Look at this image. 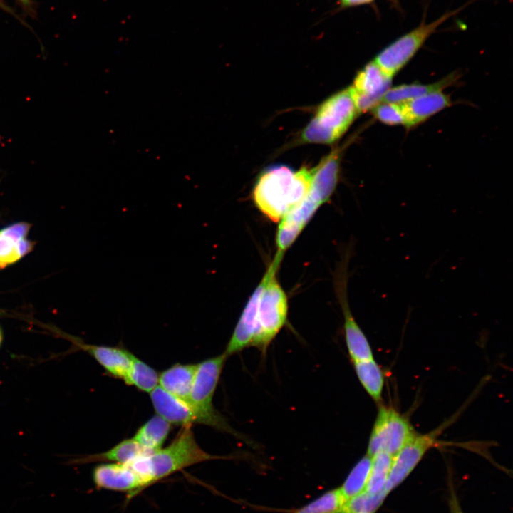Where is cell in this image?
<instances>
[{
	"label": "cell",
	"instance_id": "cell-15",
	"mask_svg": "<svg viewBox=\"0 0 513 513\" xmlns=\"http://www.w3.org/2000/svg\"><path fill=\"white\" fill-rule=\"evenodd\" d=\"M76 342L78 347L91 355L110 375L123 380L125 379L131 363L133 353L120 347Z\"/></svg>",
	"mask_w": 513,
	"mask_h": 513
},
{
	"label": "cell",
	"instance_id": "cell-32",
	"mask_svg": "<svg viewBox=\"0 0 513 513\" xmlns=\"http://www.w3.org/2000/svg\"><path fill=\"white\" fill-rule=\"evenodd\" d=\"M451 509H453L455 513H462L459 506L457 505V501H452Z\"/></svg>",
	"mask_w": 513,
	"mask_h": 513
},
{
	"label": "cell",
	"instance_id": "cell-8",
	"mask_svg": "<svg viewBox=\"0 0 513 513\" xmlns=\"http://www.w3.org/2000/svg\"><path fill=\"white\" fill-rule=\"evenodd\" d=\"M451 420L426 434L415 433L393 456L384 490L388 494L400 484L432 448L438 436L450 424Z\"/></svg>",
	"mask_w": 513,
	"mask_h": 513
},
{
	"label": "cell",
	"instance_id": "cell-11",
	"mask_svg": "<svg viewBox=\"0 0 513 513\" xmlns=\"http://www.w3.org/2000/svg\"><path fill=\"white\" fill-rule=\"evenodd\" d=\"M342 268L337 282V292L344 318L343 330L348 354L352 362L372 359L373 356L371 347L353 317L348 303L346 264Z\"/></svg>",
	"mask_w": 513,
	"mask_h": 513
},
{
	"label": "cell",
	"instance_id": "cell-1",
	"mask_svg": "<svg viewBox=\"0 0 513 513\" xmlns=\"http://www.w3.org/2000/svg\"><path fill=\"white\" fill-rule=\"evenodd\" d=\"M314 168L294 171L284 165L274 166L258 177L252 191L257 209L274 222H279L307 196Z\"/></svg>",
	"mask_w": 513,
	"mask_h": 513
},
{
	"label": "cell",
	"instance_id": "cell-14",
	"mask_svg": "<svg viewBox=\"0 0 513 513\" xmlns=\"http://www.w3.org/2000/svg\"><path fill=\"white\" fill-rule=\"evenodd\" d=\"M260 291L259 283L247 302L224 351L228 357L252 346L256 331V312Z\"/></svg>",
	"mask_w": 513,
	"mask_h": 513
},
{
	"label": "cell",
	"instance_id": "cell-22",
	"mask_svg": "<svg viewBox=\"0 0 513 513\" xmlns=\"http://www.w3.org/2000/svg\"><path fill=\"white\" fill-rule=\"evenodd\" d=\"M123 380L129 385L150 393L158 385L159 373L133 355L129 370Z\"/></svg>",
	"mask_w": 513,
	"mask_h": 513
},
{
	"label": "cell",
	"instance_id": "cell-18",
	"mask_svg": "<svg viewBox=\"0 0 513 513\" xmlns=\"http://www.w3.org/2000/svg\"><path fill=\"white\" fill-rule=\"evenodd\" d=\"M458 78L459 74L453 73L430 84H404L390 87L383 95L381 102L403 103L419 96L442 91L445 88L454 84Z\"/></svg>",
	"mask_w": 513,
	"mask_h": 513
},
{
	"label": "cell",
	"instance_id": "cell-26",
	"mask_svg": "<svg viewBox=\"0 0 513 513\" xmlns=\"http://www.w3.org/2000/svg\"><path fill=\"white\" fill-rule=\"evenodd\" d=\"M388 494L384 489L375 494L363 491L346 501L342 513H374Z\"/></svg>",
	"mask_w": 513,
	"mask_h": 513
},
{
	"label": "cell",
	"instance_id": "cell-29",
	"mask_svg": "<svg viewBox=\"0 0 513 513\" xmlns=\"http://www.w3.org/2000/svg\"><path fill=\"white\" fill-rule=\"evenodd\" d=\"M29 229L30 224L25 222H20L4 228L0 232L14 242H17L26 236Z\"/></svg>",
	"mask_w": 513,
	"mask_h": 513
},
{
	"label": "cell",
	"instance_id": "cell-25",
	"mask_svg": "<svg viewBox=\"0 0 513 513\" xmlns=\"http://www.w3.org/2000/svg\"><path fill=\"white\" fill-rule=\"evenodd\" d=\"M346 499L340 489L328 491L292 513H342Z\"/></svg>",
	"mask_w": 513,
	"mask_h": 513
},
{
	"label": "cell",
	"instance_id": "cell-13",
	"mask_svg": "<svg viewBox=\"0 0 513 513\" xmlns=\"http://www.w3.org/2000/svg\"><path fill=\"white\" fill-rule=\"evenodd\" d=\"M339 150L335 149L314 167V174L308 200L320 207L334 192L339 172Z\"/></svg>",
	"mask_w": 513,
	"mask_h": 513
},
{
	"label": "cell",
	"instance_id": "cell-31",
	"mask_svg": "<svg viewBox=\"0 0 513 513\" xmlns=\"http://www.w3.org/2000/svg\"><path fill=\"white\" fill-rule=\"evenodd\" d=\"M372 1L373 0H342V5L344 6H358L369 3Z\"/></svg>",
	"mask_w": 513,
	"mask_h": 513
},
{
	"label": "cell",
	"instance_id": "cell-5",
	"mask_svg": "<svg viewBox=\"0 0 513 513\" xmlns=\"http://www.w3.org/2000/svg\"><path fill=\"white\" fill-rule=\"evenodd\" d=\"M150 395L157 414L170 424L182 427L195 424L205 425L246 440L215 408L204 410L195 406L172 396L159 385Z\"/></svg>",
	"mask_w": 513,
	"mask_h": 513
},
{
	"label": "cell",
	"instance_id": "cell-21",
	"mask_svg": "<svg viewBox=\"0 0 513 513\" xmlns=\"http://www.w3.org/2000/svg\"><path fill=\"white\" fill-rule=\"evenodd\" d=\"M356 375L366 393L375 402H380L384 387V375L373 358L353 362Z\"/></svg>",
	"mask_w": 513,
	"mask_h": 513
},
{
	"label": "cell",
	"instance_id": "cell-16",
	"mask_svg": "<svg viewBox=\"0 0 513 513\" xmlns=\"http://www.w3.org/2000/svg\"><path fill=\"white\" fill-rule=\"evenodd\" d=\"M450 104V96L442 91L428 93L406 101L402 103L405 118V126H415Z\"/></svg>",
	"mask_w": 513,
	"mask_h": 513
},
{
	"label": "cell",
	"instance_id": "cell-34",
	"mask_svg": "<svg viewBox=\"0 0 513 513\" xmlns=\"http://www.w3.org/2000/svg\"><path fill=\"white\" fill-rule=\"evenodd\" d=\"M451 513H455L452 509H451Z\"/></svg>",
	"mask_w": 513,
	"mask_h": 513
},
{
	"label": "cell",
	"instance_id": "cell-27",
	"mask_svg": "<svg viewBox=\"0 0 513 513\" xmlns=\"http://www.w3.org/2000/svg\"><path fill=\"white\" fill-rule=\"evenodd\" d=\"M372 112L377 120L385 125L405 126V118L402 103L381 102L372 109Z\"/></svg>",
	"mask_w": 513,
	"mask_h": 513
},
{
	"label": "cell",
	"instance_id": "cell-23",
	"mask_svg": "<svg viewBox=\"0 0 513 513\" xmlns=\"http://www.w3.org/2000/svg\"><path fill=\"white\" fill-rule=\"evenodd\" d=\"M372 465V457H363L353 467L339 488L346 501L365 490Z\"/></svg>",
	"mask_w": 513,
	"mask_h": 513
},
{
	"label": "cell",
	"instance_id": "cell-28",
	"mask_svg": "<svg viewBox=\"0 0 513 513\" xmlns=\"http://www.w3.org/2000/svg\"><path fill=\"white\" fill-rule=\"evenodd\" d=\"M16 242L0 232V268L16 262L20 259Z\"/></svg>",
	"mask_w": 513,
	"mask_h": 513
},
{
	"label": "cell",
	"instance_id": "cell-3",
	"mask_svg": "<svg viewBox=\"0 0 513 513\" xmlns=\"http://www.w3.org/2000/svg\"><path fill=\"white\" fill-rule=\"evenodd\" d=\"M283 256L275 255L263 276L256 312V331L252 346L263 354L286 323L288 314V299L276 279Z\"/></svg>",
	"mask_w": 513,
	"mask_h": 513
},
{
	"label": "cell",
	"instance_id": "cell-7",
	"mask_svg": "<svg viewBox=\"0 0 513 513\" xmlns=\"http://www.w3.org/2000/svg\"><path fill=\"white\" fill-rule=\"evenodd\" d=\"M415 433L407 418L393 408L381 405L370 433L367 455L372 457L383 452L393 457Z\"/></svg>",
	"mask_w": 513,
	"mask_h": 513
},
{
	"label": "cell",
	"instance_id": "cell-4",
	"mask_svg": "<svg viewBox=\"0 0 513 513\" xmlns=\"http://www.w3.org/2000/svg\"><path fill=\"white\" fill-rule=\"evenodd\" d=\"M358 114L351 88L326 100L304 129V142L331 144L341 137Z\"/></svg>",
	"mask_w": 513,
	"mask_h": 513
},
{
	"label": "cell",
	"instance_id": "cell-9",
	"mask_svg": "<svg viewBox=\"0 0 513 513\" xmlns=\"http://www.w3.org/2000/svg\"><path fill=\"white\" fill-rule=\"evenodd\" d=\"M392 78L374 61L359 71L350 87L358 113L372 110L381 103Z\"/></svg>",
	"mask_w": 513,
	"mask_h": 513
},
{
	"label": "cell",
	"instance_id": "cell-2",
	"mask_svg": "<svg viewBox=\"0 0 513 513\" xmlns=\"http://www.w3.org/2000/svg\"><path fill=\"white\" fill-rule=\"evenodd\" d=\"M165 448L141 455L128 464L143 480L146 488L192 465L212 460L229 457L210 455L198 445L192 426H184Z\"/></svg>",
	"mask_w": 513,
	"mask_h": 513
},
{
	"label": "cell",
	"instance_id": "cell-33",
	"mask_svg": "<svg viewBox=\"0 0 513 513\" xmlns=\"http://www.w3.org/2000/svg\"><path fill=\"white\" fill-rule=\"evenodd\" d=\"M1 341H2V335H1V332L0 331V346H1Z\"/></svg>",
	"mask_w": 513,
	"mask_h": 513
},
{
	"label": "cell",
	"instance_id": "cell-6",
	"mask_svg": "<svg viewBox=\"0 0 513 513\" xmlns=\"http://www.w3.org/2000/svg\"><path fill=\"white\" fill-rule=\"evenodd\" d=\"M457 12L449 11L430 23H421L388 45L373 61L387 76L393 78L414 56L437 28Z\"/></svg>",
	"mask_w": 513,
	"mask_h": 513
},
{
	"label": "cell",
	"instance_id": "cell-30",
	"mask_svg": "<svg viewBox=\"0 0 513 513\" xmlns=\"http://www.w3.org/2000/svg\"><path fill=\"white\" fill-rule=\"evenodd\" d=\"M34 243L33 242L25 239L24 238L16 242V247L20 257L31 252Z\"/></svg>",
	"mask_w": 513,
	"mask_h": 513
},
{
	"label": "cell",
	"instance_id": "cell-24",
	"mask_svg": "<svg viewBox=\"0 0 513 513\" xmlns=\"http://www.w3.org/2000/svg\"><path fill=\"white\" fill-rule=\"evenodd\" d=\"M393 458L392 455L383 452H378L372 457L371 468L365 492L375 494L384 489Z\"/></svg>",
	"mask_w": 513,
	"mask_h": 513
},
{
	"label": "cell",
	"instance_id": "cell-17",
	"mask_svg": "<svg viewBox=\"0 0 513 513\" xmlns=\"http://www.w3.org/2000/svg\"><path fill=\"white\" fill-rule=\"evenodd\" d=\"M196 368L197 364H175L159 374L158 385L172 396L190 403Z\"/></svg>",
	"mask_w": 513,
	"mask_h": 513
},
{
	"label": "cell",
	"instance_id": "cell-12",
	"mask_svg": "<svg viewBox=\"0 0 513 513\" xmlns=\"http://www.w3.org/2000/svg\"><path fill=\"white\" fill-rule=\"evenodd\" d=\"M227 358L222 353L197 364L190 393L192 405L204 410L214 408L212 405L213 396Z\"/></svg>",
	"mask_w": 513,
	"mask_h": 513
},
{
	"label": "cell",
	"instance_id": "cell-20",
	"mask_svg": "<svg viewBox=\"0 0 513 513\" xmlns=\"http://www.w3.org/2000/svg\"><path fill=\"white\" fill-rule=\"evenodd\" d=\"M150 453L151 452L145 450L132 438L124 440L103 452L79 459L76 460V462H107L125 464L141 455Z\"/></svg>",
	"mask_w": 513,
	"mask_h": 513
},
{
	"label": "cell",
	"instance_id": "cell-19",
	"mask_svg": "<svg viewBox=\"0 0 513 513\" xmlns=\"http://www.w3.org/2000/svg\"><path fill=\"white\" fill-rule=\"evenodd\" d=\"M170 425L159 415H155L138 429L133 439L152 452L162 448L169 435Z\"/></svg>",
	"mask_w": 513,
	"mask_h": 513
},
{
	"label": "cell",
	"instance_id": "cell-10",
	"mask_svg": "<svg viewBox=\"0 0 513 513\" xmlns=\"http://www.w3.org/2000/svg\"><path fill=\"white\" fill-rule=\"evenodd\" d=\"M92 477L98 489L126 493L129 499L146 489L143 480L128 464H100L93 469Z\"/></svg>",
	"mask_w": 513,
	"mask_h": 513
}]
</instances>
